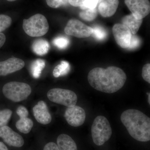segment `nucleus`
Masks as SVG:
<instances>
[{
    "label": "nucleus",
    "mask_w": 150,
    "mask_h": 150,
    "mask_svg": "<svg viewBox=\"0 0 150 150\" xmlns=\"http://www.w3.org/2000/svg\"><path fill=\"white\" fill-rule=\"evenodd\" d=\"M11 18L6 15H0V33L2 32L10 26Z\"/></svg>",
    "instance_id": "b1692460"
},
{
    "label": "nucleus",
    "mask_w": 150,
    "mask_h": 150,
    "mask_svg": "<svg viewBox=\"0 0 150 150\" xmlns=\"http://www.w3.org/2000/svg\"><path fill=\"white\" fill-rule=\"evenodd\" d=\"M12 111L8 109L0 110V127L6 126L11 117Z\"/></svg>",
    "instance_id": "5701e85b"
},
{
    "label": "nucleus",
    "mask_w": 150,
    "mask_h": 150,
    "mask_svg": "<svg viewBox=\"0 0 150 150\" xmlns=\"http://www.w3.org/2000/svg\"><path fill=\"white\" fill-rule=\"evenodd\" d=\"M148 102H149V104H150V93H148Z\"/></svg>",
    "instance_id": "f704fd0d"
},
{
    "label": "nucleus",
    "mask_w": 150,
    "mask_h": 150,
    "mask_svg": "<svg viewBox=\"0 0 150 150\" xmlns=\"http://www.w3.org/2000/svg\"><path fill=\"white\" fill-rule=\"evenodd\" d=\"M3 93L8 99L13 102H19L27 99L31 94V88L27 83L10 82L4 86Z\"/></svg>",
    "instance_id": "39448f33"
},
{
    "label": "nucleus",
    "mask_w": 150,
    "mask_h": 150,
    "mask_svg": "<svg viewBox=\"0 0 150 150\" xmlns=\"http://www.w3.org/2000/svg\"><path fill=\"white\" fill-rule=\"evenodd\" d=\"M98 12L96 8L93 9H86L83 10L79 13L81 18L86 21H90L93 20L97 16Z\"/></svg>",
    "instance_id": "412c9836"
},
{
    "label": "nucleus",
    "mask_w": 150,
    "mask_h": 150,
    "mask_svg": "<svg viewBox=\"0 0 150 150\" xmlns=\"http://www.w3.org/2000/svg\"><path fill=\"white\" fill-rule=\"evenodd\" d=\"M47 5L52 8H56L69 4V0H46Z\"/></svg>",
    "instance_id": "a878e982"
},
{
    "label": "nucleus",
    "mask_w": 150,
    "mask_h": 150,
    "mask_svg": "<svg viewBox=\"0 0 150 150\" xmlns=\"http://www.w3.org/2000/svg\"><path fill=\"white\" fill-rule=\"evenodd\" d=\"M47 97L50 101L68 107L76 105L78 100L77 96L74 91L62 88L51 89L48 91Z\"/></svg>",
    "instance_id": "423d86ee"
},
{
    "label": "nucleus",
    "mask_w": 150,
    "mask_h": 150,
    "mask_svg": "<svg viewBox=\"0 0 150 150\" xmlns=\"http://www.w3.org/2000/svg\"><path fill=\"white\" fill-rule=\"evenodd\" d=\"M143 19H138L131 14L123 17L122 24L126 25L131 30L133 35H135L142 25Z\"/></svg>",
    "instance_id": "dca6fc26"
},
{
    "label": "nucleus",
    "mask_w": 150,
    "mask_h": 150,
    "mask_svg": "<svg viewBox=\"0 0 150 150\" xmlns=\"http://www.w3.org/2000/svg\"><path fill=\"white\" fill-rule=\"evenodd\" d=\"M17 121L16 126L20 132L24 134L29 133L33 127V121L28 117L20 118Z\"/></svg>",
    "instance_id": "a211bd4d"
},
{
    "label": "nucleus",
    "mask_w": 150,
    "mask_h": 150,
    "mask_svg": "<svg viewBox=\"0 0 150 150\" xmlns=\"http://www.w3.org/2000/svg\"><path fill=\"white\" fill-rule=\"evenodd\" d=\"M45 67V62L44 60L38 59L34 61L30 67V72L33 77L35 79L39 78Z\"/></svg>",
    "instance_id": "6ab92c4d"
},
{
    "label": "nucleus",
    "mask_w": 150,
    "mask_h": 150,
    "mask_svg": "<svg viewBox=\"0 0 150 150\" xmlns=\"http://www.w3.org/2000/svg\"><path fill=\"white\" fill-rule=\"evenodd\" d=\"M141 40L139 37L137 35L132 34L130 46L128 47L129 49H134L139 46Z\"/></svg>",
    "instance_id": "c85d7f7f"
},
{
    "label": "nucleus",
    "mask_w": 150,
    "mask_h": 150,
    "mask_svg": "<svg viewBox=\"0 0 150 150\" xmlns=\"http://www.w3.org/2000/svg\"><path fill=\"white\" fill-rule=\"evenodd\" d=\"M53 43L57 48L60 49H65L69 45V40L67 38L59 36L54 39Z\"/></svg>",
    "instance_id": "393cba45"
},
{
    "label": "nucleus",
    "mask_w": 150,
    "mask_h": 150,
    "mask_svg": "<svg viewBox=\"0 0 150 150\" xmlns=\"http://www.w3.org/2000/svg\"><path fill=\"white\" fill-rule=\"evenodd\" d=\"M23 27L25 32L31 37L44 35L49 29L47 19L43 15L38 13L23 21Z\"/></svg>",
    "instance_id": "20e7f679"
},
{
    "label": "nucleus",
    "mask_w": 150,
    "mask_h": 150,
    "mask_svg": "<svg viewBox=\"0 0 150 150\" xmlns=\"http://www.w3.org/2000/svg\"><path fill=\"white\" fill-rule=\"evenodd\" d=\"M125 3L131 14L138 19H143L150 13L149 0H125Z\"/></svg>",
    "instance_id": "6e6552de"
},
{
    "label": "nucleus",
    "mask_w": 150,
    "mask_h": 150,
    "mask_svg": "<svg viewBox=\"0 0 150 150\" xmlns=\"http://www.w3.org/2000/svg\"><path fill=\"white\" fill-rule=\"evenodd\" d=\"M85 0H69V3L71 5L74 7H82L84 4Z\"/></svg>",
    "instance_id": "7c9ffc66"
},
{
    "label": "nucleus",
    "mask_w": 150,
    "mask_h": 150,
    "mask_svg": "<svg viewBox=\"0 0 150 150\" xmlns=\"http://www.w3.org/2000/svg\"><path fill=\"white\" fill-rule=\"evenodd\" d=\"M33 115L36 121L43 125L51 123L52 117L46 103L40 100L33 108Z\"/></svg>",
    "instance_id": "ddd939ff"
},
{
    "label": "nucleus",
    "mask_w": 150,
    "mask_h": 150,
    "mask_svg": "<svg viewBox=\"0 0 150 150\" xmlns=\"http://www.w3.org/2000/svg\"><path fill=\"white\" fill-rule=\"evenodd\" d=\"M43 150H59L58 146L54 142H49L44 146Z\"/></svg>",
    "instance_id": "2f4dec72"
},
{
    "label": "nucleus",
    "mask_w": 150,
    "mask_h": 150,
    "mask_svg": "<svg viewBox=\"0 0 150 150\" xmlns=\"http://www.w3.org/2000/svg\"><path fill=\"white\" fill-rule=\"evenodd\" d=\"M100 0H85L83 6L81 8L82 10L86 9L96 8Z\"/></svg>",
    "instance_id": "cd10ccee"
},
{
    "label": "nucleus",
    "mask_w": 150,
    "mask_h": 150,
    "mask_svg": "<svg viewBox=\"0 0 150 150\" xmlns=\"http://www.w3.org/2000/svg\"><path fill=\"white\" fill-rule=\"evenodd\" d=\"M7 1H8L12 2L16 1V0H7Z\"/></svg>",
    "instance_id": "c9c22d12"
},
{
    "label": "nucleus",
    "mask_w": 150,
    "mask_h": 150,
    "mask_svg": "<svg viewBox=\"0 0 150 150\" xmlns=\"http://www.w3.org/2000/svg\"><path fill=\"white\" fill-rule=\"evenodd\" d=\"M64 117L70 126L79 127L82 125L85 121L86 112L82 108L75 105L67 108Z\"/></svg>",
    "instance_id": "1a4fd4ad"
},
{
    "label": "nucleus",
    "mask_w": 150,
    "mask_h": 150,
    "mask_svg": "<svg viewBox=\"0 0 150 150\" xmlns=\"http://www.w3.org/2000/svg\"><path fill=\"white\" fill-rule=\"evenodd\" d=\"M57 143L59 150H78L74 141L67 134L59 135L57 138Z\"/></svg>",
    "instance_id": "2eb2a0df"
},
{
    "label": "nucleus",
    "mask_w": 150,
    "mask_h": 150,
    "mask_svg": "<svg viewBox=\"0 0 150 150\" xmlns=\"http://www.w3.org/2000/svg\"><path fill=\"white\" fill-rule=\"evenodd\" d=\"M0 138L11 146L21 147L24 144L23 138L7 126L0 127Z\"/></svg>",
    "instance_id": "9b49d317"
},
{
    "label": "nucleus",
    "mask_w": 150,
    "mask_h": 150,
    "mask_svg": "<svg viewBox=\"0 0 150 150\" xmlns=\"http://www.w3.org/2000/svg\"><path fill=\"white\" fill-rule=\"evenodd\" d=\"M32 48L35 54L39 56H43L48 52L49 49V43L45 39H38L33 43Z\"/></svg>",
    "instance_id": "f3484780"
},
{
    "label": "nucleus",
    "mask_w": 150,
    "mask_h": 150,
    "mask_svg": "<svg viewBox=\"0 0 150 150\" xmlns=\"http://www.w3.org/2000/svg\"><path fill=\"white\" fill-rule=\"evenodd\" d=\"M92 138L94 143L101 146L109 140L112 134L110 123L104 116L99 115L94 120L91 126Z\"/></svg>",
    "instance_id": "7ed1b4c3"
},
{
    "label": "nucleus",
    "mask_w": 150,
    "mask_h": 150,
    "mask_svg": "<svg viewBox=\"0 0 150 150\" xmlns=\"http://www.w3.org/2000/svg\"><path fill=\"white\" fill-rule=\"evenodd\" d=\"M16 113L20 118L28 117V110L26 108L23 106H20L16 110Z\"/></svg>",
    "instance_id": "c756f323"
},
{
    "label": "nucleus",
    "mask_w": 150,
    "mask_h": 150,
    "mask_svg": "<svg viewBox=\"0 0 150 150\" xmlns=\"http://www.w3.org/2000/svg\"><path fill=\"white\" fill-rule=\"evenodd\" d=\"M126 75L124 71L116 67L107 69L95 68L88 73L90 85L98 91L108 93L116 92L122 88L126 82Z\"/></svg>",
    "instance_id": "f257e3e1"
},
{
    "label": "nucleus",
    "mask_w": 150,
    "mask_h": 150,
    "mask_svg": "<svg viewBox=\"0 0 150 150\" xmlns=\"http://www.w3.org/2000/svg\"><path fill=\"white\" fill-rule=\"evenodd\" d=\"M142 76L146 81L150 83V64H147L143 67Z\"/></svg>",
    "instance_id": "bb28decb"
},
{
    "label": "nucleus",
    "mask_w": 150,
    "mask_h": 150,
    "mask_svg": "<svg viewBox=\"0 0 150 150\" xmlns=\"http://www.w3.org/2000/svg\"><path fill=\"white\" fill-rule=\"evenodd\" d=\"M24 66V62L22 59L14 57L0 62V76H6L16 72Z\"/></svg>",
    "instance_id": "f8f14e48"
},
{
    "label": "nucleus",
    "mask_w": 150,
    "mask_h": 150,
    "mask_svg": "<svg viewBox=\"0 0 150 150\" xmlns=\"http://www.w3.org/2000/svg\"><path fill=\"white\" fill-rule=\"evenodd\" d=\"M64 31L67 35L83 38L89 37L92 33L93 29L78 20L72 19L67 23Z\"/></svg>",
    "instance_id": "0eeeda50"
},
{
    "label": "nucleus",
    "mask_w": 150,
    "mask_h": 150,
    "mask_svg": "<svg viewBox=\"0 0 150 150\" xmlns=\"http://www.w3.org/2000/svg\"><path fill=\"white\" fill-rule=\"evenodd\" d=\"M121 120L129 134L141 142L150 140V118L140 110L128 109L121 114Z\"/></svg>",
    "instance_id": "f03ea898"
},
{
    "label": "nucleus",
    "mask_w": 150,
    "mask_h": 150,
    "mask_svg": "<svg viewBox=\"0 0 150 150\" xmlns=\"http://www.w3.org/2000/svg\"><path fill=\"white\" fill-rule=\"evenodd\" d=\"M6 40V37L4 33H0V48L2 47L3 45L4 44Z\"/></svg>",
    "instance_id": "473e14b6"
},
{
    "label": "nucleus",
    "mask_w": 150,
    "mask_h": 150,
    "mask_svg": "<svg viewBox=\"0 0 150 150\" xmlns=\"http://www.w3.org/2000/svg\"><path fill=\"white\" fill-rule=\"evenodd\" d=\"M93 32L92 34L93 37L98 40H104L107 36V32L101 26L96 25L92 28Z\"/></svg>",
    "instance_id": "4be33fe9"
},
{
    "label": "nucleus",
    "mask_w": 150,
    "mask_h": 150,
    "mask_svg": "<svg viewBox=\"0 0 150 150\" xmlns=\"http://www.w3.org/2000/svg\"><path fill=\"white\" fill-rule=\"evenodd\" d=\"M70 70L69 64L66 61H62L59 65L54 68L53 75L55 77L58 78L67 75Z\"/></svg>",
    "instance_id": "aec40b11"
},
{
    "label": "nucleus",
    "mask_w": 150,
    "mask_h": 150,
    "mask_svg": "<svg viewBox=\"0 0 150 150\" xmlns=\"http://www.w3.org/2000/svg\"><path fill=\"white\" fill-rule=\"evenodd\" d=\"M0 150H8L6 146L1 142H0Z\"/></svg>",
    "instance_id": "72a5a7b5"
},
{
    "label": "nucleus",
    "mask_w": 150,
    "mask_h": 150,
    "mask_svg": "<svg viewBox=\"0 0 150 150\" xmlns=\"http://www.w3.org/2000/svg\"><path fill=\"white\" fill-rule=\"evenodd\" d=\"M112 32L115 41L121 48H128L130 46L132 33L126 25L116 23L113 25Z\"/></svg>",
    "instance_id": "9d476101"
},
{
    "label": "nucleus",
    "mask_w": 150,
    "mask_h": 150,
    "mask_svg": "<svg viewBox=\"0 0 150 150\" xmlns=\"http://www.w3.org/2000/svg\"><path fill=\"white\" fill-rule=\"evenodd\" d=\"M118 5V0H105L99 4L98 12L103 17H110L116 12Z\"/></svg>",
    "instance_id": "4468645a"
}]
</instances>
